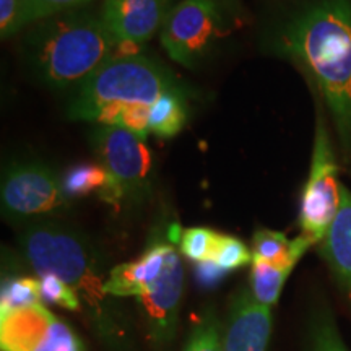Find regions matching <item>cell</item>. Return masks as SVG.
Returning a JSON list of instances; mask_svg holds the SVG:
<instances>
[{
    "mask_svg": "<svg viewBox=\"0 0 351 351\" xmlns=\"http://www.w3.org/2000/svg\"><path fill=\"white\" fill-rule=\"evenodd\" d=\"M339 163L328 132L322 104L317 106V124L309 178L302 191L300 226L301 234L315 244L327 236L340 208Z\"/></svg>",
    "mask_w": 351,
    "mask_h": 351,
    "instance_id": "52a82bcc",
    "label": "cell"
},
{
    "mask_svg": "<svg viewBox=\"0 0 351 351\" xmlns=\"http://www.w3.org/2000/svg\"><path fill=\"white\" fill-rule=\"evenodd\" d=\"M0 200L3 215L21 225L56 219L67 212L72 202L65 194L62 178L38 161L8 166L2 179Z\"/></svg>",
    "mask_w": 351,
    "mask_h": 351,
    "instance_id": "8992f818",
    "label": "cell"
},
{
    "mask_svg": "<svg viewBox=\"0 0 351 351\" xmlns=\"http://www.w3.org/2000/svg\"><path fill=\"white\" fill-rule=\"evenodd\" d=\"M195 275L200 285H204V287H213V285L219 283V280L226 275V271L221 267H218L212 258H208V261L197 263Z\"/></svg>",
    "mask_w": 351,
    "mask_h": 351,
    "instance_id": "4316f807",
    "label": "cell"
},
{
    "mask_svg": "<svg viewBox=\"0 0 351 351\" xmlns=\"http://www.w3.org/2000/svg\"><path fill=\"white\" fill-rule=\"evenodd\" d=\"M184 351H225L221 324L213 311H207L192 327Z\"/></svg>",
    "mask_w": 351,
    "mask_h": 351,
    "instance_id": "ffe728a7",
    "label": "cell"
},
{
    "mask_svg": "<svg viewBox=\"0 0 351 351\" xmlns=\"http://www.w3.org/2000/svg\"><path fill=\"white\" fill-rule=\"evenodd\" d=\"M219 232H215L208 228H189L179 236V247L182 256L189 261L199 263L212 258L215 244H217Z\"/></svg>",
    "mask_w": 351,
    "mask_h": 351,
    "instance_id": "44dd1931",
    "label": "cell"
},
{
    "mask_svg": "<svg viewBox=\"0 0 351 351\" xmlns=\"http://www.w3.org/2000/svg\"><path fill=\"white\" fill-rule=\"evenodd\" d=\"M39 282H41V296L44 301L73 311V313L82 311L80 298L73 291V288H70L59 276L47 274L39 276Z\"/></svg>",
    "mask_w": 351,
    "mask_h": 351,
    "instance_id": "603a6c76",
    "label": "cell"
},
{
    "mask_svg": "<svg viewBox=\"0 0 351 351\" xmlns=\"http://www.w3.org/2000/svg\"><path fill=\"white\" fill-rule=\"evenodd\" d=\"M117 44L101 16L70 10L33 23L23 56L33 75L56 90H80L111 59Z\"/></svg>",
    "mask_w": 351,
    "mask_h": 351,
    "instance_id": "3957f363",
    "label": "cell"
},
{
    "mask_svg": "<svg viewBox=\"0 0 351 351\" xmlns=\"http://www.w3.org/2000/svg\"><path fill=\"white\" fill-rule=\"evenodd\" d=\"M106 186L99 199L114 207L147 200L155 182V163L147 138L119 125H99L91 137Z\"/></svg>",
    "mask_w": 351,
    "mask_h": 351,
    "instance_id": "5b68a950",
    "label": "cell"
},
{
    "mask_svg": "<svg viewBox=\"0 0 351 351\" xmlns=\"http://www.w3.org/2000/svg\"><path fill=\"white\" fill-rule=\"evenodd\" d=\"M41 282L32 276H16L8 278L2 285L0 296V313L33 304H41Z\"/></svg>",
    "mask_w": 351,
    "mask_h": 351,
    "instance_id": "d6986e66",
    "label": "cell"
},
{
    "mask_svg": "<svg viewBox=\"0 0 351 351\" xmlns=\"http://www.w3.org/2000/svg\"><path fill=\"white\" fill-rule=\"evenodd\" d=\"M2 351H83L75 332L43 304L0 313Z\"/></svg>",
    "mask_w": 351,
    "mask_h": 351,
    "instance_id": "9c48e42d",
    "label": "cell"
},
{
    "mask_svg": "<svg viewBox=\"0 0 351 351\" xmlns=\"http://www.w3.org/2000/svg\"><path fill=\"white\" fill-rule=\"evenodd\" d=\"M186 88L169 91L148 109V132L160 138H173L187 124Z\"/></svg>",
    "mask_w": 351,
    "mask_h": 351,
    "instance_id": "9a60e30c",
    "label": "cell"
},
{
    "mask_svg": "<svg viewBox=\"0 0 351 351\" xmlns=\"http://www.w3.org/2000/svg\"><path fill=\"white\" fill-rule=\"evenodd\" d=\"M174 0H104L101 20L119 46H137L161 32Z\"/></svg>",
    "mask_w": 351,
    "mask_h": 351,
    "instance_id": "8fae6325",
    "label": "cell"
},
{
    "mask_svg": "<svg viewBox=\"0 0 351 351\" xmlns=\"http://www.w3.org/2000/svg\"><path fill=\"white\" fill-rule=\"evenodd\" d=\"M184 88L173 72L143 54L112 56L83 85L67 109L73 121L116 125L125 106L150 108L161 96Z\"/></svg>",
    "mask_w": 351,
    "mask_h": 351,
    "instance_id": "277c9868",
    "label": "cell"
},
{
    "mask_svg": "<svg viewBox=\"0 0 351 351\" xmlns=\"http://www.w3.org/2000/svg\"><path fill=\"white\" fill-rule=\"evenodd\" d=\"M221 34L223 15L218 0H181L161 28V44L176 62L195 67Z\"/></svg>",
    "mask_w": 351,
    "mask_h": 351,
    "instance_id": "ba28073f",
    "label": "cell"
},
{
    "mask_svg": "<svg viewBox=\"0 0 351 351\" xmlns=\"http://www.w3.org/2000/svg\"><path fill=\"white\" fill-rule=\"evenodd\" d=\"M28 25L25 0H0V32L2 38H10Z\"/></svg>",
    "mask_w": 351,
    "mask_h": 351,
    "instance_id": "484cf974",
    "label": "cell"
},
{
    "mask_svg": "<svg viewBox=\"0 0 351 351\" xmlns=\"http://www.w3.org/2000/svg\"><path fill=\"white\" fill-rule=\"evenodd\" d=\"M311 351H348L328 314H317L311 324Z\"/></svg>",
    "mask_w": 351,
    "mask_h": 351,
    "instance_id": "cb8c5ba5",
    "label": "cell"
},
{
    "mask_svg": "<svg viewBox=\"0 0 351 351\" xmlns=\"http://www.w3.org/2000/svg\"><path fill=\"white\" fill-rule=\"evenodd\" d=\"M171 244H155L137 261L121 263L109 270L106 293L112 298H138L160 276Z\"/></svg>",
    "mask_w": 351,
    "mask_h": 351,
    "instance_id": "5bb4252c",
    "label": "cell"
},
{
    "mask_svg": "<svg viewBox=\"0 0 351 351\" xmlns=\"http://www.w3.org/2000/svg\"><path fill=\"white\" fill-rule=\"evenodd\" d=\"M295 263H274L252 258L251 270V295L258 304L271 307L278 301L283 285L295 269Z\"/></svg>",
    "mask_w": 351,
    "mask_h": 351,
    "instance_id": "e0dca14e",
    "label": "cell"
},
{
    "mask_svg": "<svg viewBox=\"0 0 351 351\" xmlns=\"http://www.w3.org/2000/svg\"><path fill=\"white\" fill-rule=\"evenodd\" d=\"M106 171L99 163H86L69 169L62 178V184L65 194L70 199H77V197L93 194V192L99 194L106 186Z\"/></svg>",
    "mask_w": 351,
    "mask_h": 351,
    "instance_id": "ac0fdd59",
    "label": "cell"
},
{
    "mask_svg": "<svg viewBox=\"0 0 351 351\" xmlns=\"http://www.w3.org/2000/svg\"><path fill=\"white\" fill-rule=\"evenodd\" d=\"M314 244V241L304 234H300L296 239H288L287 234L280 231L258 230L252 239V257L274 263L289 262L296 265L307 249Z\"/></svg>",
    "mask_w": 351,
    "mask_h": 351,
    "instance_id": "2e32d148",
    "label": "cell"
},
{
    "mask_svg": "<svg viewBox=\"0 0 351 351\" xmlns=\"http://www.w3.org/2000/svg\"><path fill=\"white\" fill-rule=\"evenodd\" d=\"M275 47L317 88L351 173V0H309L280 25Z\"/></svg>",
    "mask_w": 351,
    "mask_h": 351,
    "instance_id": "6da1fadb",
    "label": "cell"
},
{
    "mask_svg": "<svg viewBox=\"0 0 351 351\" xmlns=\"http://www.w3.org/2000/svg\"><path fill=\"white\" fill-rule=\"evenodd\" d=\"M252 254L245 247L243 241L232 238V236L218 234L217 244H215L212 261L221 267L225 271H231L252 262Z\"/></svg>",
    "mask_w": 351,
    "mask_h": 351,
    "instance_id": "7402d4cb",
    "label": "cell"
},
{
    "mask_svg": "<svg viewBox=\"0 0 351 351\" xmlns=\"http://www.w3.org/2000/svg\"><path fill=\"white\" fill-rule=\"evenodd\" d=\"M88 2L91 0H25L26 19H28V25H32L39 20L59 15V13L78 10Z\"/></svg>",
    "mask_w": 351,
    "mask_h": 351,
    "instance_id": "d4e9b609",
    "label": "cell"
},
{
    "mask_svg": "<svg viewBox=\"0 0 351 351\" xmlns=\"http://www.w3.org/2000/svg\"><path fill=\"white\" fill-rule=\"evenodd\" d=\"M184 293V265L171 245L166 263L155 282L148 285L138 298L145 330L156 348H165L173 340L179 326V313Z\"/></svg>",
    "mask_w": 351,
    "mask_h": 351,
    "instance_id": "30bf717a",
    "label": "cell"
},
{
    "mask_svg": "<svg viewBox=\"0 0 351 351\" xmlns=\"http://www.w3.org/2000/svg\"><path fill=\"white\" fill-rule=\"evenodd\" d=\"M319 252L351 300V191L340 182V208Z\"/></svg>",
    "mask_w": 351,
    "mask_h": 351,
    "instance_id": "4fadbf2b",
    "label": "cell"
},
{
    "mask_svg": "<svg viewBox=\"0 0 351 351\" xmlns=\"http://www.w3.org/2000/svg\"><path fill=\"white\" fill-rule=\"evenodd\" d=\"M19 247L38 276L52 274L73 288L101 339L111 346L125 345V324L106 293L103 262L82 232L57 219L28 223L20 231Z\"/></svg>",
    "mask_w": 351,
    "mask_h": 351,
    "instance_id": "7a4b0ae2",
    "label": "cell"
},
{
    "mask_svg": "<svg viewBox=\"0 0 351 351\" xmlns=\"http://www.w3.org/2000/svg\"><path fill=\"white\" fill-rule=\"evenodd\" d=\"M271 333V307L254 300L243 288L232 296L225 328V351H267Z\"/></svg>",
    "mask_w": 351,
    "mask_h": 351,
    "instance_id": "7c38bea8",
    "label": "cell"
},
{
    "mask_svg": "<svg viewBox=\"0 0 351 351\" xmlns=\"http://www.w3.org/2000/svg\"><path fill=\"white\" fill-rule=\"evenodd\" d=\"M218 2L225 3V5H231V3H234V2H236V0H218Z\"/></svg>",
    "mask_w": 351,
    "mask_h": 351,
    "instance_id": "83f0119b",
    "label": "cell"
}]
</instances>
